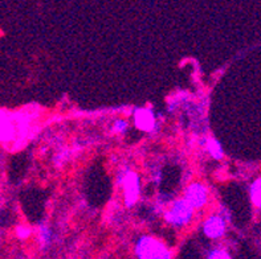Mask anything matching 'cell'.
<instances>
[{
    "label": "cell",
    "instance_id": "cell-12",
    "mask_svg": "<svg viewBox=\"0 0 261 259\" xmlns=\"http://www.w3.org/2000/svg\"><path fill=\"white\" fill-rule=\"evenodd\" d=\"M49 237H50L49 230L46 229V227H43V229H41V238H43L44 242H49Z\"/></svg>",
    "mask_w": 261,
    "mask_h": 259
},
{
    "label": "cell",
    "instance_id": "cell-10",
    "mask_svg": "<svg viewBox=\"0 0 261 259\" xmlns=\"http://www.w3.org/2000/svg\"><path fill=\"white\" fill-rule=\"evenodd\" d=\"M126 128H127V123L125 121H117L113 126V130L116 132H123L126 131Z\"/></svg>",
    "mask_w": 261,
    "mask_h": 259
},
{
    "label": "cell",
    "instance_id": "cell-7",
    "mask_svg": "<svg viewBox=\"0 0 261 259\" xmlns=\"http://www.w3.org/2000/svg\"><path fill=\"white\" fill-rule=\"evenodd\" d=\"M251 200L256 207L261 208V179H257L251 187Z\"/></svg>",
    "mask_w": 261,
    "mask_h": 259
},
{
    "label": "cell",
    "instance_id": "cell-3",
    "mask_svg": "<svg viewBox=\"0 0 261 259\" xmlns=\"http://www.w3.org/2000/svg\"><path fill=\"white\" fill-rule=\"evenodd\" d=\"M208 198V190L200 183L191 184L185 193V200L191 205L192 208L204 207Z\"/></svg>",
    "mask_w": 261,
    "mask_h": 259
},
{
    "label": "cell",
    "instance_id": "cell-9",
    "mask_svg": "<svg viewBox=\"0 0 261 259\" xmlns=\"http://www.w3.org/2000/svg\"><path fill=\"white\" fill-rule=\"evenodd\" d=\"M208 259H231V256H229V254L225 250L216 249L212 250L211 253H210Z\"/></svg>",
    "mask_w": 261,
    "mask_h": 259
},
{
    "label": "cell",
    "instance_id": "cell-8",
    "mask_svg": "<svg viewBox=\"0 0 261 259\" xmlns=\"http://www.w3.org/2000/svg\"><path fill=\"white\" fill-rule=\"evenodd\" d=\"M207 148H208V152L212 155V158L215 159H222L223 158V150L222 146L215 139H210L208 143H207Z\"/></svg>",
    "mask_w": 261,
    "mask_h": 259
},
{
    "label": "cell",
    "instance_id": "cell-4",
    "mask_svg": "<svg viewBox=\"0 0 261 259\" xmlns=\"http://www.w3.org/2000/svg\"><path fill=\"white\" fill-rule=\"evenodd\" d=\"M123 192H125V203L127 207H133L139 197V179L137 174L129 172L123 177Z\"/></svg>",
    "mask_w": 261,
    "mask_h": 259
},
{
    "label": "cell",
    "instance_id": "cell-1",
    "mask_svg": "<svg viewBox=\"0 0 261 259\" xmlns=\"http://www.w3.org/2000/svg\"><path fill=\"white\" fill-rule=\"evenodd\" d=\"M136 253L139 259H171L170 250L154 237H142L137 243Z\"/></svg>",
    "mask_w": 261,
    "mask_h": 259
},
{
    "label": "cell",
    "instance_id": "cell-5",
    "mask_svg": "<svg viewBox=\"0 0 261 259\" xmlns=\"http://www.w3.org/2000/svg\"><path fill=\"white\" fill-rule=\"evenodd\" d=\"M134 123L142 131H151L155 125V118L149 108H138L134 114Z\"/></svg>",
    "mask_w": 261,
    "mask_h": 259
},
{
    "label": "cell",
    "instance_id": "cell-11",
    "mask_svg": "<svg viewBox=\"0 0 261 259\" xmlns=\"http://www.w3.org/2000/svg\"><path fill=\"white\" fill-rule=\"evenodd\" d=\"M30 234L31 230L27 229V227H19V229H17V236H19L20 238H27Z\"/></svg>",
    "mask_w": 261,
    "mask_h": 259
},
{
    "label": "cell",
    "instance_id": "cell-6",
    "mask_svg": "<svg viewBox=\"0 0 261 259\" xmlns=\"http://www.w3.org/2000/svg\"><path fill=\"white\" fill-rule=\"evenodd\" d=\"M225 232V222L222 217L212 216L204 222V233L210 238H219Z\"/></svg>",
    "mask_w": 261,
    "mask_h": 259
},
{
    "label": "cell",
    "instance_id": "cell-2",
    "mask_svg": "<svg viewBox=\"0 0 261 259\" xmlns=\"http://www.w3.org/2000/svg\"><path fill=\"white\" fill-rule=\"evenodd\" d=\"M192 212H194V208L183 198V200H176L172 204L165 217L167 222L180 226V225H187L191 221Z\"/></svg>",
    "mask_w": 261,
    "mask_h": 259
}]
</instances>
